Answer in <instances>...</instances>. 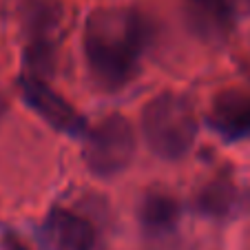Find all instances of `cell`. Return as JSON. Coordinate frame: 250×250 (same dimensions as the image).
I'll use <instances>...</instances> for the list:
<instances>
[{"mask_svg": "<svg viewBox=\"0 0 250 250\" xmlns=\"http://www.w3.org/2000/svg\"><path fill=\"white\" fill-rule=\"evenodd\" d=\"M7 111V100L2 98V93H0V120H2V115H5Z\"/></svg>", "mask_w": 250, "mask_h": 250, "instance_id": "8fae6325", "label": "cell"}, {"mask_svg": "<svg viewBox=\"0 0 250 250\" xmlns=\"http://www.w3.org/2000/svg\"><path fill=\"white\" fill-rule=\"evenodd\" d=\"M18 86L24 102L31 106L51 128L66 135H84L86 120L80 111L73 106L66 98H62L53 86L47 84V80L40 76H33L24 71L18 78Z\"/></svg>", "mask_w": 250, "mask_h": 250, "instance_id": "5b68a950", "label": "cell"}, {"mask_svg": "<svg viewBox=\"0 0 250 250\" xmlns=\"http://www.w3.org/2000/svg\"><path fill=\"white\" fill-rule=\"evenodd\" d=\"M199 131L195 106L186 95L162 91L142 111V133L162 160H180L193 148Z\"/></svg>", "mask_w": 250, "mask_h": 250, "instance_id": "7a4b0ae2", "label": "cell"}, {"mask_svg": "<svg viewBox=\"0 0 250 250\" xmlns=\"http://www.w3.org/2000/svg\"><path fill=\"white\" fill-rule=\"evenodd\" d=\"M190 20L208 38H222L235 20V0H184Z\"/></svg>", "mask_w": 250, "mask_h": 250, "instance_id": "ba28073f", "label": "cell"}, {"mask_svg": "<svg viewBox=\"0 0 250 250\" xmlns=\"http://www.w3.org/2000/svg\"><path fill=\"white\" fill-rule=\"evenodd\" d=\"M241 204V193L235 182L228 177H217L208 182L197 195V208L208 217H226Z\"/></svg>", "mask_w": 250, "mask_h": 250, "instance_id": "30bf717a", "label": "cell"}, {"mask_svg": "<svg viewBox=\"0 0 250 250\" xmlns=\"http://www.w3.org/2000/svg\"><path fill=\"white\" fill-rule=\"evenodd\" d=\"M137 142L133 126L122 115L102 118L95 126L86 128L84 162L91 173L100 177H113L133 162Z\"/></svg>", "mask_w": 250, "mask_h": 250, "instance_id": "277c9868", "label": "cell"}, {"mask_svg": "<svg viewBox=\"0 0 250 250\" xmlns=\"http://www.w3.org/2000/svg\"><path fill=\"white\" fill-rule=\"evenodd\" d=\"M24 71L44 78L53 69L60 47L64 9L60 0H22Z\"/></svg>", "mask_w": 250, "mask_h": 250, "instance_id": "3957f363", "label": "cell"}, {"mask_svg": "<svg viewBox=\"0 0 250 250\" xmlns=\"http://www.w3.org/2000/svg\"><path fill=\"white\" fill-rule=\"evenodd\" d=\"M210 124L230 142L250 140V95L241 91L217 95L210 109Z\"/></svg>", "mask_w": 250, "mask_h": 250, "instance_id": "52a82bcc", "label": "cell"}, {"mask_svg": "<svg viewBox=\"0 0 250 250\" xmlns=\"http://www.w3.org/2000/svg\"><path fill=\"white\" fill-rule=\"evenodd\" d=\"M146 22L128 7H100L84 22L82 49L89 73L98 86L118 91L140 71L146 49Z\"/></svg>", "mask_w": 250, "mask_h": 250, "instance_id": "6da1fadb", "label": "cell"}, {"mask_svg": "<svg viewBox=\"0 0 250 250\" xmlns=\"http://www.w3.org/2000/svg\"><path fill=\"white\" fill-rule=\"evenodd\" d=\"M44 241L51 250H93L95 232L84 217L66 208H53L42 226Z\"/></svg>", "mask_w": 250, "mask_h": 250, "instance_id": "8992f818", "label": "cell"}, {"mask_svg": "<svg viewBox=\"0 0 250 250\" xmlns=\"http://www.w3.org/2000/svg\"><path fill=\"white\" fill-rule=\"evenodd\" d=\"M142 226L151 235H166L177 226L180 204L168 193H148L140 208Z\"/></svg>", "mask_w": 250, "mask_h": 250, "instance_id": "9c48e42d", "label": "cell"}]
</instances>
